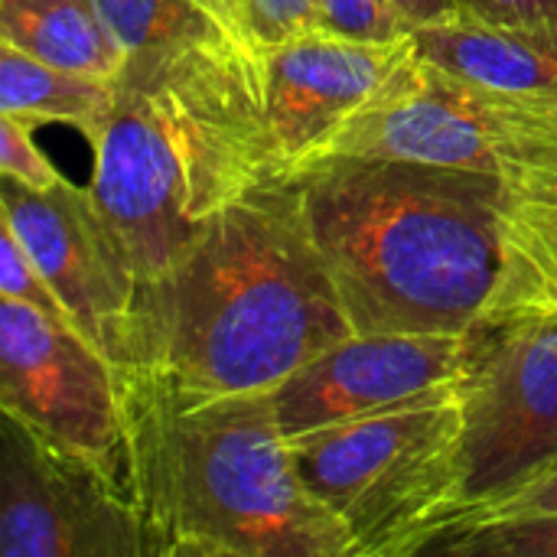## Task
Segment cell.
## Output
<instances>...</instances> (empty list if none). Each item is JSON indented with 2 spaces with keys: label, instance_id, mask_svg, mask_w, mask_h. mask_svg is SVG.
I'll return each mask as SVG.
<instances>
[{
  "label": "cell",
  "instance_id": "6da1fadb",
  "mask_svg": "<svg viewBox=\"0 0 557 557\" xmlns=\"http://www.w3.org/2000/svg\"><path fill=\"white\" fill-rule=\"evenodd\" d=\"M352 333L300 186L277 173L219 209L140 287L127 366L199 395L274 392Z\"/></svg>",
  "mask_w": 557,
  "mask_h": 557
},
{
  "label": "cell",
  "instance_id": "7a4b0ae2",
  "mask_svg": "<svg viewBox=\"0 0 557 557\" xmlns=\"http://www.w3.org/2000/svg\"><path fill=\"white\" fill-rule=\"evenodd\" d=\"M114 85L88 144V189L144 287L219 209L277 176L264 72L261 55L225 39L131 52Z\"/></svg>",
  "mask_w": 557,
  "mask_h": 557
},
{
  "label": "cell",
  "instance_id": "3957f363",
  "mask_svg": "<svg viewBox=\"0 0 557 557\" xmlns=\"http://www.w3.org/2000/svg\"><path fill=\"white\" fill-rule=\"evenodd\" d=\"M117 388L150 557H352L300 480L271 392L199 395L144 366L117 369Z\"/></svg>",
  "mask_w": 557,
  "mask_h": 557
},
{
  "label": "cell",
  "instance_id": "277c9868",
  "mask_svg": "<svg viewBox=\"0 0 557 557\" xmlns=\"http://www.w3.org/2000/svg\"><path fill=\"white\" fill-rule=\"evenodd\" d=\"M356 333L463 336L499 290L509 183L392 157L290 173Z\"/></svg>",
  "mask_w": 557,
  "mask_h": 557
},
{
  "label": "cell",
  "instance_id": "5b68a950",
  "mask_svg": "<svg viewBox=\"0 0 557 557\" xmlns=\"http://www.w3.org/2000/svg\"><path fill=\"white\" fill-rule=\"evenodd\" d=\"M307 490L349 532L352 557H418L467 519L457 382L290 437Z\"/></svg>",
  "mask_w": 557,
  "mask_h": 557
},
{
  "label": "cell",
  "instance_id": "8992f818",
  "mask_svg": "<svg viewBox=\"0 0 557 557\" xmlns=\"http://www.w3.org/2000/svg\"><path fill=\"white\" fill-rule=\"evenodd\" d=\"M320 157H392L519 183L557 170V95L460 78L424 59L411 39L385 88Z\"/></svg>",
  "mask_w": 557,
  "mask_h": 557
},
{
  "label": "cell",
  "instance_id": "52a82bcc",
  "mask_svg": "<svg viewBox=\"0 0 557 557\" xmlns=\"http://www.w3.org/2000/svg\"><path fill=\"white\" fill-rule=\"evenodd\" d=\"M460 339L470 522L557 467V310L490 307Z\"/></svg>",
  "mask_w": 557,
  "mask_h": 557
},
{
  "label": "cell",
  "instance_id": "ba28073f",
  "mask_svg": "<svg viewBox=\"0 0 557 557\" xmlns=\"http://www.w3.org/2000/svg\"><path fill=\"white\" fill-rule=\"evenodd\" d=\"M0 555L150 557V545L121 476L3 414Z\"/></svg>",
  "mask_w": 557,
  "mask_h": 557
},
{
  "label": "cell",
  "instance_id": "9c48e42d",
  "mask_svg": "<svg viewBox=\"0 0 557 557\" xmlns=\"http://www.w3.org/2000/svg\"><path fill=\"white\" fill-rule=\"evenodd\" d=\"M0 408L127 483L117 369L78 330L0 297Z\"/></svg>",
  "mask_w": 557,
  "mask_h": 557
},
{
  "label": "cell",
  "instance_id": "30bf717a",
  "mask_svg": "<svg viewBox=\"0 0 557 557\" xmlns=\"http://www.w3.org/2000/svg\"><path fill=\"white\" fill-rule=\"evenodd\" d=\"M0 225L20 238L52 284L72 326L111 366H127L140 281L91 189L65 180L36 193L3 176Z\"/></svg>",
  "mask_w": 557,
  "mask_h": 557
},
{
  "label": "cell",
  "instance_id": "8fae6325",
  "mask_svg": "<svg viewBox=\"0 0 557 557\" xmlns=\"http://www.w3.org/2000/svg\"><path fill=\"white\" fill-rule=\"evenodd\" d=\"M411 49V33L369 42L330 29L304 33L261 55L264 111L277 173L313 163L336 134L385 88Z\"/></svg>",
  "mask_w": 557,
  "mask_h": 557
},
{
  "label": "cell",
  "instance_id": "7c38bea8",
  "mask_svg": "<svg viewBox=\"0 0 557 557\" xmlns=\"http://www.w3.org/2000/svg\"><path fill=\"white\" fill-rule=\"evenodd\" d=\"M463 339L454 333H352L271 395L287 437L346 424L457 382Z\"/></svg>",
  "mask_w": 557,
  "mask_h": 557
},
{
  "label": "cell",
  "instance_id": "4fadbf2b",
  "mask_svg": "<svg viewBox=\"0 0 557 557\" xmlns=\"http://www.w3.org/2000/svg\"><path fill=\"white\" fill-rule=\"evenodd\" d=\"M414 49L434 65L506 91L557 95V42L490 23L460 10L457 16L411 29Z\"/></svg>",
  "mask_w": 557,
  "mask_h": 557
},
{
  "label": "cell",
  "instance_id": "5bb4252c",
  "mask_svg": "<svg viewBox=\"0 0 557 557\" xmlns=\"http://www.w3.org/2000/svg\"><path fill=\"white\" fill-rule=\"evenodd\" d=\"M0 42L46 65L101 78H114L127 59L95 0H0Z\"/></svg>",
  "mask_w": 557,
  "mask_h": 557
},
{
  "label": "cell",
  "instance_id": "9a60e30c",
  "mask_svg": "<svg viewBox=\"0 0 557 557\" xmlns=\"http://www.w3.org/2000/svg\"><path fill=\"white\" fill-rule=\"evenodd\" d=\"M506 268L490 307H545L557 310V170L509 183Z\"/></svg>",
  "mask_w": 557,
  "mask_h": 557
},
{
  "label": "cell",
  "instance_id": "2e32d148",
  "mask_svg": "<svg viewBox=\"0 0 557 557\" xmlns=\"http://www.w3.org/2000/svg\"><path fill=\"white\" fill-rule=\"evenodd\" d=\"M114 78L55 69L0 42V114H13L26 124H65L88 144L111 117Z\"/></svg>",
  "mask_w": 557,
  "mask_h": 557
},
{
  "label": "cell",
  "instance_id": "e0dca14e",
  "mask_svg": "<svg viewBox=\"0 0 557 557\" xmlns=\"http://www.w3.org/2000/svg\"><path fill=\"white\" fill-rule=\"evenodd\" d=\"M95 7L127 55L232 39L196 0H95Z\"/></svg>",
  "mask_w": 557,
  "mask_h": 557
},
{
  "label": "cell",
  "instance_id": "ac0fdd59",
  "mask_svg": "<svg viewBox=\"0 0 557 557\" xmlns=\"http://www.w3.org/2000/svg\"><path fill=\"white\" fill-rule=\"evenodd\" d=\"M441 557H557V512L473 519L424 548Z\"/></svg>",
  "mask_w": 557,
  "mask_h": 557
},
{
  "label": "cell",
  "instance_id": "d6986e66",
  "mask_svg": "<svg viewBox=\"0 0 557 557\" xmlns=\"http://www.w3.org/2000/svg\"><path fill=\"white\" fill-rule=\"evenodd\" d=\"M235 42L264 55L271 46L323 29L320 0H196Z\"/></svg>",
  "mask_w": 557,
  "mask_h": 557
},
{
  "label": "cell",
  "instance_id": "ffe728a7",
  "mask_svg": "<svg viewBox=\"0 0 557 557\" xmlns=\"http://www.w3.org/2000/svg\"><path fill=\"white\" fill-rule=\"evenodd\" d=\"M0 297L26 304V307L39 310V313L72 326V320H69L62 300L55 297L52 284L42 277L36 261L26 255V248L20 245V238L7 225H0Z\"/></svg>",
  "mask_w": 557,
  "mask_h": 557
},
{
  "label": "cell",
  "instance_id": "44dd1931",
  "mask_svg": "<svg viewBox=\"0 0 557 557\" xmlns=\"http://www.w3.org/2000/svg\"><path fill=\"white\" fill-rule=\"evenodd\" d=\"M320 16L323 29L369 42H392L411 33V23L392 0H320Z\"/></svg>",
  "mask_w": 557,
  "mask_h": 557
},
{
  "label": "cell",
  "instance_id": "7402d4cb",
  "mask_svg": "<svg viewBox=\"0 0 557 557\" xmlns=\"http://www.w3.org/2000/svg\"><path fill=\"white\" fill-rule=\"evenodd\" d=\"M0 173L36 193L55 189L59 183H65L55 163L33 144L29 124L13 114H0Z\"/></svg>",
  "mask_w": 557,
  "mask_h": 557
},
{
  "label": "cell",
  "instance_id": "603a6c76",
  "mask_svg": "<svg viewBox=\"0 0 557 557\" xmlns=\"http://www.w3.org/2000/svg\"><path fill=\"white\" fill-rule=\"evenodd\" d=\"M463 10L557 42V0H463Z\"/></svg>",
  "mask_w": 557,
  "mask_h": 557
},
{
  "label": "cell",
  "instance_id": "cb8c5ba5",
  "mask_svg": "<svg viewBox=\"0 0 557 557\" xmlns=\"http://www.w3.org/2000/svg\"><path fill=\"white\" fill-rule=\"evenodd\" d=\"M519 512H557V467L552 473H545L539 483H532L529 490L516 493L512 499H506L503 506L476 516V519H493V516H519ZM473 522V519H470Z\"/></svg>",
  "mask_w": 557,
  "mask_h": 557
},
{
  "label": "cell",
  "instance_id": "d4e9b609",
  "mask_svg": "<svg viewBox=\"0 0 557 557\" xmlns=\"http://www.w3.org/2000/svg\"><path fill=\"white\" fill-rule=\"evenodd\" d=\"M398 7V13L411 23V29L457 16L463 10V0H392Z\"/></svg>",
  "mask_w": 557,
  "mask_h": 557
}]
</instances>
